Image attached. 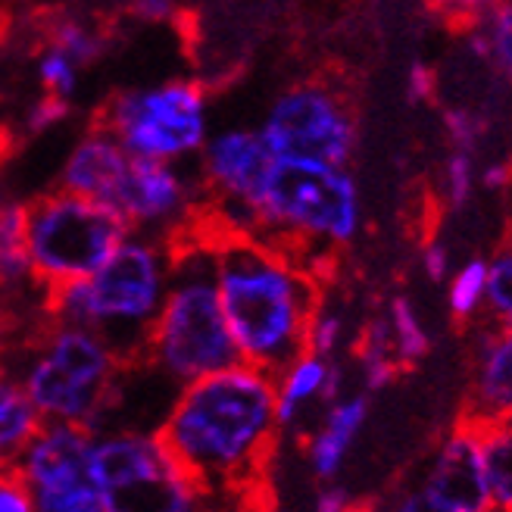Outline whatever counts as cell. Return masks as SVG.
Wrapping results in <instances>:
<instances>
[{"mask_svg":"<svg viewBox=\"0 0 512 512\" xmlns=\"http://www.w3.org/2000/svg\"><path fill=\"white\" fill-rule=\"evenodd\" d=\"M360 372H363V388L366 391H381L397 378L400 366L394 360H384V356H378V360H360Z\"/></svg>","mask_w":512,"mask_h":512,"instance_id":"cell-35","label":"cell"},{"mask_svg":"<svg viewBox=\"0 0 512 512\" xmlns=\"http://www.w3.org/2000/svg\"><path fill=\"white\" fill-rule=\"evenodd\" d=\"M366 416H369V400L363 394L341 397L338 403L328 406V416H325L322 428L310 438V447H306L310 469L319 481H331L341 472Z\"/></svg>","mask_w":512,"mask_h":512,"instance_id":"cell-16","label":"cell"},{"mask_svg":"<svg viewBox=\"0 0 512 512\" xmlns=\"http://www.w3.org/2000/svg\"><path fill=\"white\" fill-rule=\"evenodd\" d=\"M484 310L497 325L512 322V247H500L488 260V303H484Z\"/></svg>","mask_w":512,"mask_h":512,"instance_id":"cell-26","label":"cell"},{"mask_svg":"<svg viewBox=\"0 0 512 512\" xmlns=\"http://www.w3.org/2000/svg\"><path fill=\"white\" fill-rule=\"evenodd\" d=\"M391 512H447V509H441V506L434 503L431 497H425V494H422V491L416 488V491L403 494V497L397 500V506H394Z\"/></svg>","mask_w":512,"mask_h":512,"instance_id":"cell-38","label":"cell"},{"mask_svg":"<svg viewBox=\"0 0 512 512\" xmlns=\"http://www.w3.org/2000/svg\"><path fill=\"white\" fill-rule=\"evenodd\" d=\"M444 128H447V138H450L453 150L475 157V150L481 147L484 135H488V119L469 107H447Z\"/></svg>","mask_w":512,"mask_h":512,"instance_id":"cell-28","label":"cell"},{"mask_svg":"<svg viewBox=\"0 0 512 512\" xmlns=\"http://www.w3.org/2000/svg\"><path fill=\"white\" fill-rule=\"evenodd\" d=\"M169 256V288L153 322L147 363L178 384H191L241 363L222 316L213 253L185 222L160 238Z\"/></svg>","mask_w":512,"mask_h":512,"instance_id":"cell-4","label":"cell"},{"mask_svg":"<svg viewBox=\"0 0 512 512\" xmlns=\"http://www.w3.org/2000/svg\"><path fill=\"white\" fill-rule=\"evenodd\" d=\"M488 303V260H469L447 278V306L456 319H472Z\"/></svg>","mask_w":512,"mask_h":512,"instance_id":"cell-25","label":"cell"},{"mask_svg":"<svg viewBox=\"0 0 512 512\" xmlns=\"http://www.w3.org/2000/svg\"><path fill=\"white\" fill-rule=\"evenodd\" d=\"M491 512H512V422L481 428Z\"/></svg>","mask_w":512,"mask_h":512,"instance_id":"cell-20","label":"cell"},{"mask_svg":"<svg viewBox=\"0 0 512 512\" xmlns=\"http://www.w3.org/2000/svg\"><path fill=\"white\" fill-rule=\"evenodd\" d=\"M32 278L29 244H25V203L0 210V300L19 291Z\"/></svg>","mask_w":512,"mask_h":512,"instance_id":"cell-19","label":"cell"},{"mask_svg":"<svg viewBox=\"0 0 512 512\" xmlns=\"http://www.w3.org/2000/svg\"><path fill=\"white\" fill-rule=\"evenodd\" d=\"M25 491L32 497L35 512H104L91 472L44 484H25Z\"/></svg>","mask_w":512,"mask_h":512,"instance_id":"cell-21","label":"cell"},{"mask_svg":"<svg viewBox=\"0 0 512 512\" xmlns=\"http://www.w3.org/2000/svg\"><path fill=\"white\" fill-rule=\"evenodd\" d=\"M509 163H512V160H509Z\"/></svg>","mask_w":512,"mask_h":512,"instance_id":"cell-44","label":"cell"},{"mask_svg":"<svg viewBox=\"0 0 512 512\" xmlns=\"http://www.w3.org/2000/svg\"><path fill=\"white\" fill-rule=\"evenodd\" d=\"M438 94V72H434L428 63L416 60L406 72V97L409 104H428Z\"/></svg>","mask_w":512,"mask_h":512,"instance_id":"cell-31","label":"cell"},{"mask_svg":"<svg viewBox=\"0 0 512 512\" xmlns=\"http://www.w3.org/2000/svg\"><path fill=\"white\" fill-rule=\"evenodd\" d=\"M475 185H478L475 157L453 150L444 163V200H447V207L463 210L475 194Z\"/></svg>","mask_w":512,"mask_h":512,"instance_id":"cell-27","label":"cell"},{"mask_svg":"<svg viewBox=\"0 0 512 512\" xmlns=\"http://www.w3.org/2000/svg\"><path fill=\"white\" fill-rule=\"evenodd\" d=\"M488 47V63L503 75V82L512 88V4H494L475 13L472 25Z\"/></svg>","mask_w":512,"mask_h":512,"instance_id":"cell-23","label":"cell"},{"mask_svg":"<svg viewBox=\"0 0 512 512\" xmlns=\"http://www.w3.org/2000/svg\"><path fill=\"white\" fill-rule=\"evenodd\" d=\"M341 338H344V316L319 306L313 322H310V331H306V353L331 360V353L338 350Z\"/></svg>","mask_w":512,"mask_h":512,"instance_id":"cell-29","label":"cell"},{"mask_svg":"<svg viewBox=\"0 0 512 512\" xmlns=\"http://www.w3.org/2000/svg\"><path fill=\"white\" fill-rule=\"evenodd\" d=\"M463 419L478 428L512 422V331L497 322L475 338Z\"/></svg>","mask_w":512,"mask_h":512,"instance_id":"cell-14","label":"cell"},{"mask_svg":"<svg viewBox=\"0 0 512 512\" xmlns=\"http://www.w3.org/2000/svg\"><path fill=\"white\" fill-rule=\"evenodd\" d=\"M260 138L281 163L347 169L356 150V113L335 85L303 82L278 94Z\"/></svg>","mask_w":512,"mask_h":512,"instance_id":"cell-10","label":"cell"},{"mask_svg":"<svg viewBox=\"0 0 512 512\" xmlns=\"http://www.w3.org/2000/svg\"><path fill=\"white\" fill-rule=\"evenodd\" d=\"M185 228L213 253L222 316L241 363L278 378L306 353V331L322 306L319 281L216 210L194 207Z\"/></svg>","mask_w":512,"mask_h":512,"instance_id":"cell-2","label":"cell"},{"mask_svg":"<svg viewBox=\"0 0 512 512\" xmlns=\"http://www.w3.org/2000/svg\"><path fill=\"white\" fill-rule=\"evenodd\" d=\"M44 35H47L50 47L60 50L72 66H91L100 54H104V35L79 16H69V13L54 16L47 22Z\"/></svg>","mask_w":512,"mask_h":512,"instance_id":"cell-22","label":"cell"},{"mask_svg":"<svg viewBox=\"0 0 512 512\" xmlns=\"http://www.w3.org/2000/svg\"><path fill=\"white\" fill-rule=\"evenodd\" d=\"M166 288L169 256L163 241L128 238L91 278L50 288L44 313L50 325L85 328L97 335L125 369L147 363L150 331Z\"/></svg>","mask_w":512,"mask_h":512,"instance_id":"cell-3","label":"cell"},{"mask_svg":"<svg viewBox=\"0 0 512 512\" xmlns=\"http://www.w3.org/2000/svg\"><path fill=\"white\" fill-rule=\"evenodd\" d=\"M478 185L484 191H506V188H512V163L509 160H494L484 169H478Z\"/></svg>","mask_w":512,"mask_h":512,"instance_id":"cell-37","label":"cell"},{"mask_svg":"<svg viewBox=\"0 0 512 512\" xmlns=\"http://www.w3.org/2000/svg\"><path fill=\"white\" fill-rule=\"evenodd\" d=\"M275 166L260 132L232 128L203 147V185L213 194V210L250 235L256 207L263 200L266 178Z\"/></svg>","mask_w":512,"mask_h":512,"instance_id":"cell-11","label":"cell"},{"mask_svg":"<svg viewBox=\"0 0 512 512\" xmlns=\"http://www.w3.org/2000/svg\"><path fill=\"white\" fill-rule=\"evenodd\" d=\"M128 13L138 16V19H147V22H163V19L178 16L169 4H132V7H128Z\"/></svg>","mask_w":512,"mask_h":512,"instance_id":"cell-39","label":"cell"},{"mask_svg":"<svg viewBox=\"0 0 512 512\" xmlns=\"http://www.w3.org/2000/svg\"><path fill=\"white\" fill-rule=\"evenodd\" d=\"M356 503L341 484H322L313 497V512H350Z\"/></svg>","mask_w":512,"mask_h":512,"instance_id":"cell-36","label":"cell"},{"mask_svg":"<svg viewBox=\"0 0 512 512\" xmlns=\"http://www.w3.org/2000/svg\"><path fill=\"white\" fill-rule=\"evenodd\" d=\"M91 481L104 512H200V494L157 434L94 438Z\"/></svg>","mask_w":512,"mask_h":512,"instance_id":"cell-8","label":"cell"},{"mask_svg":"<svg viewBox=\"0 0 512 512\" xmlns=\"http://www.w3.org/2000/svg\"><path fill=\"white\" fill-rule=\"evenodd\" d=\"M422 269L431 281H447L450 278V250L441 238H434L422 247Z\"/></svg>","mask_w":512,"mask_h":512,"instance_id":"cell-34","label":"cell"},{"mask_svg":"<svg viewBox=\"0 0 512 512\" xmlns=\"http://www.w3.org/2000/svg\"><path fill=\"white\" fill-rule=\"evenodd\" d=\"M350 512H375V509H372V506H360V503H356V506H353Z\"/></svg>","mask_w":512,"mask_h":512,"instance_id":"cell-40","label":"cell"},{"mask_svg":"<svg viewBox=\"0 0 512 512\" xmlns=\"http://www.w3.org/2000/svg\"><path fill=\"white\" fill-rule=\"evenodd\" d=\"M41 428L44 419L25 394L22 381L0 360V472L16 469Z\"/></svg>","mask_w":512,"mask_h":512,"instance_id":"cell-17","label":"cell"},{"mask_svg":"<svg viewBox=\"0 0 512 512\" xmlns=\"http://www.w3.org/2000/svg\"><path fill=\"white\" fill-rule=\"evenodd\" d=\"M157 438L200 494V512H253L275 453V378L244 363L191 381Z\"/></svg>","mask_w":512,"mask_h":512,"instance_id":"cell-1","label":"cell"},{"mask_svg":"<svg viewBox=\"0 0 512 512\" xmlns=\"http://www.w3.org/2000/svg\"><path fill=\"white\" fill-rule=\"evenodd\" d=\"M38 79H41L47 94L69 100L72 91H75V82H79V75H75V66L60 54V50L47 47L41 54V60H38Z\"/></svg>","mask_w":512,"mask_h":512,"instance_id":"cell-30","label":"cell"},{"mask_svg":"<svg viewBox=\"0 0 512 512\" xmlns=\"http://www.w3.org/2000/svg\"><path fill=\"white\" fill-rule=\"evenodd\" d=\"M360 232V191L347 169L275 160L250 235L313 275V260ZM316 278V275H313Z\"/></svg>","mask_w":512,"mask_h":512,"instance_id":"cell-5","label":"cell"},{"mask_svg":"<svg viewBox=\"0 0 512 512\" xmlns=\"http://www.w3.org/2000/svg\"><path fill=\"white\" fill-rule=\"evenodd\" d=\"M69 116V100H60L54 94H44L38 104L29 110V132L41 135L47 128H54L57 122H63Z\"/></svg>","mask_w":512,"mask_h":512,"instance_id":"cell-32","label":"cell"},{"mask_svg":"<svg viewBox=\"0 0 512 512\" xmlns=\"http://www.w3.org/2000/svg\"><path fill=\"white\" fill-rule=\"evenodd\" d=\"M132 225L85 197L50 191L25 203V244L32 278L44 291L85 281L128 241Z\"/></svg>","mask_w":512,"mask_h":512,"instance_id":"cell-7","label":"cell"},{"mask_svg":"<svg viewBox=\"0 0 512 512\" xmlns=\"http://www.w3.org/2000/svg\"><path fill=\"white\" fill-rule=\"evenodd\" d=\"M419 491L447 512H491L478 425L463 419L447 434L441 447L434 450Z\"/></svg>","mask_w":512,"mask_h":512,"instance_id":"cell-12","label":"cell"},{"mask_svg":"<svg viewBox=\"0 0 512 512\" xmlns=\"http://www.w3.org/2000/svg\"><path fill=\"white\" fill-rule=\"evenodd\" d=\"M119 372V360L91 331L47 325L19 381L44 422L94 431L113 400Z\"/></svg>","mask_w":512,"mask_h":512,"instance_id":"cell-6","label":"cell"},{"mask_svg":"<svg viewBox=\"0 0 512 512\" xmlns=\"http://www.w3.org/2000/svg\"><path fill=\"white\" fill-rule=\"evenodd\" d=\"M0 512H35L32 497L25 491V484L16 475V469L0 472Z\"/></svg>","mask_w":512,"mask_h":512,"instance_id":"cell-33","label":"cell"},{"mask_svg":"<svg viewBox=\"0 0 512 512\" xmlns=\"http://www.w3.org/2000/svg\"><path fill=\"white\" fill-rule=\"evenodd\" d=\"M503 328H509V331H512V322H509V325H503Z\"/></svg>","mask_w":512,"mask_h":512,"instance_id":"cell-43","label":"cell"},{"mask_svg":"<svg viewBox=\"0 0 512 512\" xmlns=\"http://www.w3.org/2000/svg\"><path fill=\"white\" fill-rule=\"evenodd\" d=\"M328 369H331V360L303 353L297 363H291L275 378V422H278V428L291 425L310 400H322Z\"/></svg>","mask_w":512,"mask_h":512,"instance_id":"cell-18","label":"cell"},{"mask_svg":"<svg viewBox=\"0 0 512 512\" xmlns=\"http://www.w3.org/2000/svg\"><path fill=\"white\" fill-rule=\"evenodd\" d=\"M113 210L132 225H169L185 222L194 210L191 185L169 163L157 160H128V172L116 191Z\"/></svg>","mask_w":512,"mask_h":512,"instance_id":"cell-13","label":"cell"},{"mask_svg":"<svg viewBox=\"0 0 512 512\" xmlns=\"http://www.w3.org/2000/svg\"><path fill=\"white\" fill-rule=\"evenodd\" d=\"M128 160L132 157H128L107 132L94 128V132L69 153L63 175H60V191L104 203V207L113 210L116 191L128 172Z\"/></svg>","mask_w":512,"mask_h":512,"instance_id":"cell-15","label":"cell"},{"mask_svg":"<svg viewBox=\"0 0 512 512\" xmlns=\"http://www.w3.org/2000/svg\"><path fill=\"white\" fill-rule=\"evenodd\" d=\"M0 210H4V197H0Z\"/></svg>","mask_w":512,"mask_h":512,"instance_id":"cell-42","label":"cell"},{"mask_svg":"<svg viewBox=\"0 0 512 512\" xmlns=\"http://www.w3.org/2000/svg\"><path fill=\"white\" fill-rule=\"evenodd\" d=\"M388 328H391V344H394V360L397 366H416L428 353V331L416 313V306L406 297H394L388 310Z\"/></svg>","mask_w":512,"mask_h":512,"instance_id":"cell-24","label":"cell"},{"mask_svg":"<svg viewBox=\"0 0 512 512\" xmlns=\"http://www.w3.org/2000/svg\"><path fill=\"white\" fill-rule=\"evenodd\" d=\"M506 247H512V222H509V244Z\"/></svg>","mask_w":512,"mask_h":512,"instance_id":"cell-41","label":"cell"},{"mask_svg":"<svg viewBox=\"0 0 512 512\" xmlns=\"http://www.w3.org/2000/svg\"><path fill=\"white\" fill-rule=\"evenodd\" d=\"M203 107L207 94L200 82H166L150 91L113 94L97 113V128L107 132L128 157L169 163L207 141Z\"/></svg>","mask_w":512,"mask_h":512,"instance_id":"cell-9","label":"cell"}]
</instances>
